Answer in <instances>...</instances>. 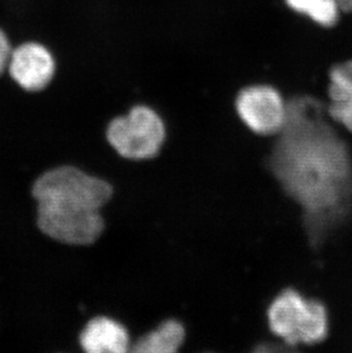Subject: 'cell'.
<instances>
[{
	"label": "cell",
	"mask_w": 352,
	"mask_h": 353,
	"mask_svg": "<svg viewBox=\"0 0 352 353\" xmlns=\"http://www.w3.org/2000/svg\"><path fill=\"white\" fill-rule=\"evenodd\" d=\"M271 168L286 191L310 213H322L348 194L351 163L346 148L309 97L287 104V117Z\"/></svg>",
	"instance_id": "cell-1"
},
{
	"label": "cell",
	"mask_w": 352,
	"mask_h": 353,
	"mask_svg": "<svg viewBox=\"0 0 352 353\" xmlns=\"http://www.w3.org/2000/svg\"><path fill=\"white\" fill-rule=\"evenodd\" d=\"M113 192L106 181L77 167L47 170L32 187L38 227L62 243L85 246L95 243L104 229L101 208Z\"/></svg>",
	"instance_id": "cell-2"
},
{
	"label": "cell",
	"mask_w": 352,
	"mask_h": 353,
	"mask_svg": "<svg viewBox=\"0 0 352 353\" xmlns=\"http://www.w3.org/2000/svg\"><path fill=\"white\" fill-rule=\"evenodd\" d=\"M268 321L271 332L289 345L319 343L329 330L322 303L306 300L294 290H284L270 304Z\"/></svg>",
	"instance_id": "cell-3"
},
{
	"label": "cell",
	"mask_w": 352,
	"mask_h": 353,
	"mask_svg": "<svg viewBox=\"0 0 352 353\" xmlns=\"http://www.w3.org/2000/svg\"><path fill=\"white\" fill-rule=\"evenodd\" d=\"M166 128L151 108L137 105L126 116L117 117L106 128V140L125 159L156 157L163 147Z\"/></svg>",
	"instance_id": "cell-4"
},
{
	"label": "cell",
	"mask_w": 352,
	"mask_h": 353,
	"mask_svg": "<svg viewBox=\"0 0 352 353\" xmlns=\"http://www.w3.org/2000/svg\"><path fill=\"white\" fill-rule=\"evenodd\" d=\"M236 110L249 130L260 135L280 134L285 126L287 104L273 87H246L237 97Z\"/></svg>",
	"instance_id": "cell-5"
},
{
	"label": "cell",
	"mask_w": 352,
	"mask_h": 353,
	"mask_svg": "<svg viewBox=\"0 0 352 353\" xmlns=\"http://www.w3.org/2000/svg\"><path fill=\"white\" fill-rule=\"evenodd\" d=\"M7 68L22 88L38 92L50 83L55 72V62L45 47L27 43L12 50Z\"/></svg>",
	"instance_id": "cell-6"
},
{
	"label": "cell",
	"mask_w": 352,
	"mask_h": 353,
	"mask_svg": "<svg viewBox=\"0 0 352 353\" xmlns=\"http://www.w3.org/2000/svg\"><path fill=\"white\" fill-rule=\"evenodd\" d=\"M79 342L88 353H124L130 344L126 328L108 316H97L88 321L80 334Z\"/></svg>",
	"instance_id": "cell-7"
},
{
	"label": "cell",
	"mask_w": 352,
	"mask_h": 353,
	"mask_svg": "<svg viewBox=\"0 0 352 353\" xmlns=\"http://www.w3.org/2000/svg\"><path fill=\"white\" fill-rule=\"evenodd\" d=\"M186 330L177 320L164 321L134 343L132 351L137 353H174L182 347Z\"/></svg>",
	"instance_id": "cell-8"
},
{
	"label": "cell",
	"mask_w": 352,
	"mask_h": 353,
	"mask_svg": "<svg viewBox=\"0 0 352 353\" xmlns=\"http://www.w3.org/2000/svg\"><path fill=\"white\" fill-rule=\"evenodd\" d=\"M293 10L304 14L322 27H333L339 20L340 10L334 0H286Z\"/></svg>",
	"instance_id": "cell-9"
},
{
	"label": "cell",
	"mask_w": 352,
	"mask_h": 353,
	"mask_svg": "<svg viewBox=\"0 0 352 353\" xmlns=\"http://www.w3.org/2000/svg\"><path fill=\"white\" fill-rule=\"evenodd\" d=\"M329 97L331 102L352 99V60L338 64L329 71Z\"/></svg>",
	"instance_id": "cell-10"
},
{
	"label": "cell",
	"mask_w": 352,
	"mask_h": 353,
	"mask_svg": "<svg viewBox=\"0 0 352 353\" xmlns=\"http://www.w3.org/2000/svg\"><path fill=\"white\" fill-rule=\"evenodd\" d=\"M329 114L352 133V99L334 101L329 105Z\"/></svg>",
	"instance_id": "cell-11"
},
{
	"label": "cell",
	"mask_w": 352,
	"mask_h": 353,
	"mask_svg": "<svg viewBox=\"0 0 352 353\" xmlns=\"http://www.w3.org/2000/svg\"><path fill=\"white\" fill-rule=\"evenodd\" d=\"M10 41L7 39L6 34L0 30V74L8 67L10 62Z\"/></svg>",
	"instance_id": "cell-12"
}]
</instances>
